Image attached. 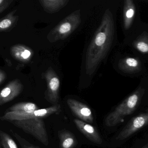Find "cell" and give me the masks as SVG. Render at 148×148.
Wrapping results in <instances>:
<instances>
[{
    "label": "cell",
    "instance_id": "6da1fadb",
    "mask_svg": "<svg viewBox=\"0 0 148 148\" xmlns=\"http://www.w3.org/2000/svg\"><path fill=\"white\" fill-rule=\"evenodd\" d=\"M114 30L113 14L108 9L86 52L85 70L88 75L95 72L101 62L106 57L113 43Z\"/></svg>",
    "mask_w": 148,
    "mask_h": 148
},
{
    "label": "cell",
    "instance_id": "7a4b0ae2",
    "mask_svg": "<svg viewBox=\"0 0 148 148\" xmlns=\"http://www.w3.org/2000/svg\"><path fill=\"white\" fill-rule=\"evenodd\" d=\"M144 93L145 89L140 87L127 97L107 116L105 120V125L108 127H114L121 122L124 117L133 114Z\"/></svg>",
    "mask_w": 148,
    "mask_h": 148
},
{
    "label": "cell",
    "instance_id": "3957f363",
    "mask_svg": "<svg viewBox=\"0 0 148 148\" xmlns=\"http://www.w3.org/2000/svg\"><path fill=\"white\" fill-rule=\"evenodd\" d=\"M81 22L80 10H75L53 28L48 34L47 39L51 43L64 40L76 29Z\"/></svg>",
    "mask_w": 148,
    "mask_h": 148
},
{
    "label": "cell",
    "instance_id": "277c9868",
    "mask_svg": "<svg viewBox=\"0 0 148 148\" xmlns=\"http://www.w3.org/2000/svg\"><path fill=\"white\" fill-rule=\"evenodd\" d=\"M9 122L16 127L33 136L45 146L48 145L47 133L44 121L42 118H35Z\"/></svg>",
    "mask_w": 148,
    "mask_h": 148
},
{
    "label": "cell",
    "instance_id": "5b68a950",
    "mask_svg": "<svg viewBox=\"0 0 148 148\" xmlns=\"http://www.w3.org/2000/svg\"><path fill=\"white\" fill-rule=\"evenodd\" d=\"M44 78L47 87L45 93V99L53 105L58 104L60 86L59 76L54 70L49 67L45 72Z\"/></svg>",
    "mask_w": 148,
    "mask_h": 148
},
{
    "label": "cell",
    "instance_id": "8992f818",
    "mask_svg": "<svg viewBox=\"0 0 148 148\" xmlns=\"http://www.w3.org/2000/svg\"><path fill=\"white\" fill-rule=\"evenodd\" d=\"M56 109L54 106L42 109H37L30 113H16V112H6L4 115L0 116V120L2 121H11L14 120H21L35 118L47 117L52 114H56Z\"/></svg>",
    "mask_w": 148,
    "mask_h": 148
},
{
    "label": "cell",
    "instance_id": "52a82bcc",
    "mask_svg": "<svg viewBox=\"0 0 148 148\" xmlns=\"http://www.w3.org/2000/svg\"><path fill=\"white\" fill-rule=\"evenodd\" d=\"M148 124V112L134 117L127 124L116 137V140H123Z\"/></svg>",
    "mask_w": 148,
    "mask_h": 148
},
{
    "label": "cell",
    "instance_id": "ba28073f",
    "mask_svg": "<svg viewBox=\"0 0 148 148\" xmlns=\"http://www.w3.org/2000/svg\"><path fill=\"white\" fill-rule=\"evenodd\" d=\"M23 89V85L19 79H15L9 83L0 92V107L18 96Z\"/></svg>",
    "mask_w": 148,
    "mask_h": 148
},
{
    "label": "cell",
    "instance_id": "9c48e42d",
    "mask_svg": "<svg viewBox=\"0 0 148 148\" xmlns=\"http://www.w3.org/2000/svg\"><path fill=\"white\" fill-rule=\"evenodd\" d=\"M67 103L73 113L83 121L93 123L94 118L92 111L87 105L73 99H69Z\"/></svg>",
    "mask_w": 148,
    "mask_h": 148
},
{
    "label": "cell",
    "instance_id": "30bf717a",
    "mask_svg": "<svg viewBox=\"0 0 148 148\" xmlns=\"http://www.w3.org/2000/svg\"><path fill=\"white\" fill-rule=\"evenodd\" d=\"M74 122L79 131L90 141L99 145L101 144V136L93 126L79 119H75Z\"/></svg>",
    "mask_w": 148,
    "mask_h": 148
},
{
    "label": "cell",
    "instance_id": "8fae6325",
    "mask_svg": "<svg viewBox=\"0 0 148 148\" xmlns=\"http://www.w3.org/2000/svg\"><path fill=\"white\" fill-rule=\"evenodd\" d=\"M12 56L23 63L29 62L34 55V51L29 47L23 44H16L10 49Z\"/></svg>",
    "mask_w": 148,
    "mask_h": 148
},
{
    "label": "cell",
    "instance_id": "7c38bea8",
    "mask_svg": "<svg viewBox=\"0 0 148 148\" xmlns=\"http://www.w3.org/2000/svg\"><path fill=\"white\" fill-rule=\"evenodd\" d=\"M118 66L120 70L128 74L138 73L141 69L140 61L134 57H127L121 59Z\"/></svg>",
    "mask_w": 148,
    "mask_h": 148
},
{
    "label": "cell",
    "instance_id": "4fadbf2b",
    "mask_svg": "<svg viewBox=\"0 0 148 148\" xmlns=\"http://www.w3.org/2000/svg\"><path fill=\"white\" fill-rule=\"evenodd\" d=\"M136 6L132 0H126L124 2L123 9V26L126 30L132 26L135 16Z\"/></svg>",
    "mask_w": 148,
    "mask_h": 148
},
{
    "label": "cell",
    "instance_id": "5bb4252c",
    "mask_svg": "<svg viewBox=\"0 0 148 148\" xmlns=\"http://www.w3.org/2000/svg\"><path fill=\"white\" fill-rule=\"evenodd\" d=\"M69 0H40V3L45 11L50 14L56 13L64 8Z\"/></svg>",
    "mask_w": 148,
    "mask_h": 148
},
{
    "label": "cell",
    "instance_id": "9a60e30c",
    "mask_svg": "<svg viewBox=\"0 0 148 148\" xmlns=\"http://www.w3.org/2000/svg\"><path fill=\"white\" fill-rule=\"evenodd\" d=\"M16 10H12L0 19V32H8L15 27L18 21L19 17L14 15Z\"/></svg>",
    "mask_w": 148,
    "mask_h": 148
},
{
    "label": "cell",
    "instance_id": "2e32d148",
    "mask_svg": "<svg viewBox=\"0 0 148 148\" xmlns=\"http://www.w3.org/2000/svg\"><path fill=\"white\" fill-rule=\"evenodd\" d=\"M38 109V107L35 103L31 102H21L16 103L7 109V112L30 113Z\"/></svg>",
    "mask_w": 148,
    "mask_h": 148
},
{
    "label": "cell",
    "instance_id": "e0dca14e",
    "mask_svg": "<svg viewBox=\"0 0 148 148\" xmlns=\"http://www.w3.org/2000/svg\"><path fill=\"white\" fill-rule=\"evenodd\" d=\"M134 47L143 54H148V34L143 33L138 36L133 43Z\"/></svg>",
    "mask_w": 148,
    "mask_h": 148
},
{
    "label": "cell",
    "instance_id": "ac0fdd59",
    "mask_svg": "<svg viewBox=\"0 0 148 148\" xmlns=\"http://www.w3.org/2000/svg\"><path fill=\"white\" fill-rule=\"evenodd\" d=\"M60 145L61 148H73L76 145L75 139L71 133L68 131L61 132L59 134Z\"/></svg>",
    "mask_w": 148,
    "mask_h": 148
},
{
    "label": "cell",
    "instance_id": "d6986e66",
    "mask_svg": "<svg viewBox=\"0 0 148 148\" xmlns=\"http://www.w3.org/2000/svg\"><path fill=\"white\" fill-rule=\"evenodd\" d=\"M0 142L3 148H18L11 136L1 130H0Z\"/></svg>",
    "mask_w": 148,
    "mask_h": 148
},
{
    "label": "cell",
    "instance_id": "ffe728a7",
    "mask_svg": "<svg viewBox=\"0 0 148 148\" xmlns=\"http://www.w3.org/2000/svg\"><path fill=\"white\" fill-rule=\"evenodd\" d=\"M13 135L15 136L16 140H18V142L21 145L22 148H39L36 147L35 146L30 144L29 142H27L26 140L22 138L18 134L16 133H13Z\"/></svg>",
    "mask_w": 148,
    "mask_h": 148
},
{
    "label": "cell",
    "instance_id": "44dd1931",
    "mask_svg": "<svg viewBox=\"0 0 148 148\" xmlns=\"http://www.w3.org/2000/svg\"><path fill=\"white\" fill-rule=\"evenodd\" d=\"M13 2V0H9L8 3L4 4L3 6L2 7H0V14L2 13L3 11H4L7 8H8L9 6H10L11 3Z\"/></svg>",
    "mask_w": 148,
    "mask_h": 148
},
{
    "label": "cell",
    "instance_id": "7402d4cb",
    "mask_svg": "<svg viewBox=\"0 0 148 148\" xmlns=\"http://www.w3.org/2000/svg\"><path fill=\"white\" fill-rule=\"evenodd\" d=\"M5 78H6V74L5 72L0 70V84L4 81Z\"/></svg>",
    "mask_w": 148,
    "mask_h": 148
},
{
    "label": "cell",
    "instance_id": "603a6c76",
    "mask_svg": "<svg viewBox=\"0 0 148 148\" xmlns=\"http://www.w3.org/2000/svg\"><path fill=\"white\" fill-rule=\"evenodd\" d=\"M8 1H7V0H0V7H2V6L4 5V4H6L8 2Z\"/></svg>",
    "mask_w": 148,
    "mask_h": 148
},
{
    "label": "cell",
    "instance_id": "cb8c5ba5",
    "mask_svg": "<svg viewBox=\"0 0 148 148\" xmlns=\"http://www.w3.org/2000/svg\"><path fill=\"white\" fill-rule=\"evenodd\" d=\"M0 148H1V142H0Z\"/></svg>",
    "mask_w": 148,
    "mask_h": 148
},
{
    "label": "cell",
    "instance_id": "d4e9b609",
    "mask_svg": "<svg viewBox=\"0 0 148 148\" xmlns=\"http://www.w3.org/2000/svg\"><path fill=\"white\" fill-rule=\"evenodd\" d=\"M143 148H148V147H143Z\"/></svg>",
    "mask_w": 148,
    "mask_h": 148
}]
</instances>
